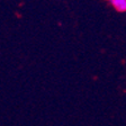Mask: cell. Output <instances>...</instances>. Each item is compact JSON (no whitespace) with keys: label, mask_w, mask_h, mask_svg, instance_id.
I'll return each instance as SVG.
<instances>
[{"label":"cell","mask_w":126,"mask_h":126,"mask_svg":"<svg viewBox=\"0 0 126 126\" xmlns=\"http://www.w3.org/2000/svg\"><path fill=\"white\" fill-rule=\"evenodd\" d=\"M110 6L118 13H126V0H108Z\"/></svg>","instance_id":"1"}]
</instances>
